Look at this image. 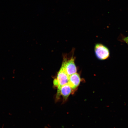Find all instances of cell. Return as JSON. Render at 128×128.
Here are the masks:
<instances>
[{"instance_id": "obj_4", "label": "cell", "mask_w": 128, "mask_h": 128, "mask_svg": "<svg viewBox=\"0 0 128 128\" xmlns=\"http://www.w3.org/2000/svg\"><path fill=\"white\" fill-rule=\"evenodd\" d=\"M80 82V77L78 73H74L69 76L68 84L72 89H74L77 88Z\"/></svg>"}, {"instance_id": "obj_1", "label": "cell", "mask_w": 128, "mask_h": 128, "mask_svg": "<svg viewBox=\"0 0 128 128\" xmlns=\"http://www.w3.org/2000/svg\"><path fill=\"white\" fill-rule=\"evenodd\" d=\"M69 76L64 70L63 67H61L60 71L58 73L56 79L54 80V85L58 87L57 98L60 97L61 88L62 86L68 84Z\"/></svg>"}, {"instance_id": "obj_6", "label": "cell", "mask_w": 128, "mask_h": 128, "mask_svg": "<svg viewBox=\"0 0 128 128\" xmlns=\"http://www.w3.org/2000/svg\"><path fill=\"white\" fill-rule=\"evenodd\" d=\"M122 40L123 42L126 43L128 46V36L126 37H123L122 38Z\"/></svg>"}, {"instance_id": "obj_2", "label": "cell", "mask_w": 128, "mask_h": 128, "mask_svg": "<svg viewBox=\"0 0 128 128\" xmlns=\"http://www.w3.org/2000/svg\"><path fill=\"white\" fill-rule=\"evenodd\" d=\"M94 52L96 57L99 60H106L110 57L109 49L106 46L100 43H97L95 44Z\"/></svg>"}, {"instance_id": "obj_3", "label": "cell", "mask_w": 128, "mask_h": 128, "mask_svg": "<svg viewBox=\"0 0 128 128\" xmlns=\"http://www.w3.org/2000/svg\"><path fill=\"white\" fill-rule=\"evenodd\" d=\"M62 66L68 76L76 72L77 68L73 58L64 62Z\"/></svg>"}, {"instance_id": "obj_5", "label": "cell", "mask_w": 128, "mask_h": 128, "mask_svg": "<svg viewBox=\"0 0 128 128\" xmlns=\"http://www.w3.org/2000/svg\"><path fill=\"white\" fill-rule=\"evenodd\" d=\"M72 88L68 84L64 85L61 88L60 94L64 100H66L71 93Z\"/></svg>"}]
</instances>
